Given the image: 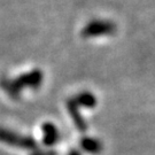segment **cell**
<instances>
[{"instance_id": "cell-1", "label": "cell", "mask_w": 155, "mask_h": 155, "mask_svg": "<svg viewBox=\"0 0 155 155\" xmlns=\"http://www.w3.org/2000/svg\"><path fill=\"white\" fill-rule=\"evenodd\" d=\"M0 143L28 150H35L38 148V143L33 137L22 136L5 127H0Z\"/></svg>"}, {"instance_id": "cell-2", "label": "cell", "mask_w": 155, "mask_h": 155, "mask_svg": "<svg viewBox=\"0 0 155 155\" xmlns=\"http://www.w3.org/2000/svg\"><path fill=\"white\" fill-rule=\"evenodd\" d=\"M14 81L22 91L24 89L38 90L44 82V72L40 69H32L28 72L18 75Z\"/></svg>"}, {"instance_id": "cell-3", "label": "cell", "mask_w": 155, "mask_h": 155, "mask_svg": "<svg viewBox=\"0 0 155 155\" xmlns=\"http://www.w3.org/2000/svg\"><path fill=\"white\" fill-rule=\"evenodd\" d=\"M113 30V24L106 21H91L89 24L84 27L82 31V36L85 38L97 37L102 35H108Z\"/></svg>"}, {"instance_id": "cell-4", "label": "cell", "mask_w": 155, "mask_h": 155, "mask_svg": "<svg viewBox=\"0 0 155 155\" xmlns=\"http://www.w3.org/2000/svg\"><path fill=\"white\" fill-rule=\"evenodd\" d=\"M43 131V144L47 147H52L60 141V132L58 127L51 122H45L41 125Z\"/></svg>"}, {"instance_id": "cell-5", "label": "cell", "mask_w": 155, "mask_h": 155, "mask_svg": "<svg viewBox=\"0 0 155 155\" xmlns=\"http://www.w3.org/2000/svg\"><path fill=\"white\" fill-rule=\"evenodd\" d=\"M67 109L69 111L70 116H71L72 121L75 123V127H77L79 131L84 132L86 129H87V124L85 122L82 115L79 114V109H78V106L76 105V102L74 101V99H69L67 101Z\"/></svg>"}, {"instance_id": "cell-6", "label": "cell", "mask_w": 155, "mask_h": 155, "mask_svg": "<svg viewBox=\"0 0 155 155\" xmlns=\"http://www.w3.org/2000/svg\"><path fill=\"white\" fill-rule=\"evenodd\" d=\"M0 87L8 94V97L13 100L21 99V92L22 90L16 85L15 81L7 76H2L0 78Z\"/></svg>"}, {"instance_id": "cell-7", "label": "cell", "mask_w": 155, "mask_h": 155, "mask_svg": "<svg viewBox=\"0 0 155 155\" xmlns=\"http://www.w3.org/2000/svg\"><path fill=\"white\" fill-rule=\"evenodd\" d=\"M74 101L76 102L78 107L82 106V107H86V108H92L97 104V99L94 98L93 94L90 92H81L74 98Z\"/></svg>"}, {"instance_id": "cell-8", "label": "cell", "mask_w": 155, "mask_h": 155, "mask_svg": "<svg viewBox=\"0 0 155 155\" xmlns=\"http://www.w3.org/2000/svg\"><path fill=\"white\" fill-rule=\"evenodd\" d=\"M81 146L85 152L87 153H91V154H97L101 150V144L97 139L93 138H83L81 140Z\"/></svg>"}, {"instance_id": "cell-9", "label": "cell", "mask_w": 155, "mask_h": 155, "mask_svg": "<svg viewBox=\"0 0 155 155\" xmlns=\"http://www.w3.org/2000/svg\"><path fill=\"white\" fill-rule=\"evenodd\" d=\"M29 155H58V153L53 150H39L38 148H37V150H31V153H30Z\"/></svg>"}, {"instance_id": "cell-10", "label": "cell", "mask_w": 155, "mask_h": 155, "mask_svg": "<svg viewBox=\"0 0 155 155\" xmlns=\"http://www.w3.org/2000/svg\"><path fill=\"white\" fill-rule=\"evenodd\" d=\"M68 155H82V154H81L77 150H71L69 153H68Z\"/></svg>"}]
</instances>
